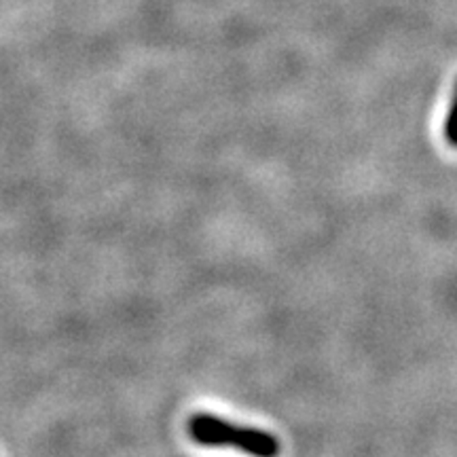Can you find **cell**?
Wrapping results in <instances>:
<instances>
[{"mask_svg":"<svg viewBox=\"0 0 457 457\" xmlns=\"http://www.w3.org/2000/svg\"><path fill=\"white\" fill-rule=\"evenodd\" d=\"M445 136L451 146H457V83L453 91V100H451V108L447 114V123H445Z\"/></svg>","mask_w":457,"mask_h":457,"instance_id":"7a4b0ae2","label":"cell"},{"mask_svg":"<svg viewBox=\"0 0 457 457\" xmlns=\"http://www.w3.org/2000/svg\"><path fill=\"white\" fill-rule=\"evenodd\" d=\"M191 434L199 443L233 445V447L262 457L276 455L279 451V443L273 434L254 430V428H236L212 415H197L191 421Z\"/></svg>","mask_w":457,"mask_h":457,"instance_id":"6da1fadb","label":"cell"}]
</instances>
